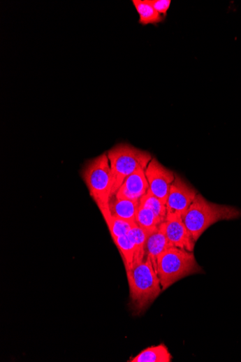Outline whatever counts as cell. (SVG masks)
<instances>
[{
  "label": "cell",
  "mask_w": 241,
  "mask_h": 362,
  "mask_svg": "<svg viewBox=\"0 0 241 362\" xmlns=\"http://www.w3.org/2000/svg\"><path fill=\"white\" fill-rule=\"evenodd\" d=\"M145 171V170L140 169L129 175L115 196L118 198L140 201L149 191V184Z\"/></svg>",
  "instance_id": "9c48e42d"
},
{
  "label": "cell",
  "mask_w": 241,
  "mask_h": 362,
  "mask_svg": "<svg viewBox=\"0 0 241 362\" xmlns=\"http://www.w3.org/2000/svg\"><path fill=\"white\" fill-rule=\"evenodd\" d=\"M133 5L140 15L139 23L143 26L158 24L164 19L149 2V0H133Z\"/></svg>",
  "instance_id": "4fadbf2b"
},
{
  "label": "cell",
  "mask_w": 241,
  "mask_h": 362,
  "mask_svg": "<svg viewBox=\"0 0 241 362\" xmlns=\"http://www.w3.org/2000/svg\"><path fill=\"white\" fill-rule=\"evenodd\" d=\"M104 219L113 240L126 236L129 230L136 224L113 217L111 215Z\"/></svg>",
  "instance_id": "e0dca14e"
},
{
  "label": "cell",
  "mask_w": 241,
  "mask_h": 362,
  "mask_svg": "<svg viewBox=\"0 0 241 362\" xmlns=\"http://www.w3.org/2000/svg\"><path fill=\"white\" fill-rule=\"evenodd\" d=\"M113 240L119 250L125 269L126 270L133 266L135 261L136 248L133 242L129 238L127 234Z\"/></svg>",
  "instance_id": "2e32d148"
},
{
  "label": "cell",
  "mask_w": 241,
  "mask_h": 362,
  "mask_svg": "<svg viewBox=\"0 0 241 362\" xmlns=\"http://www.w3.org/2000/svg\"><path fill=\"white\" fill-rule=\"evenodd\" d=\"M107 155L113 178L112 196L129 175L138 170H145L152 159L149 152L128 144L116 145Z\"/></svg>",
  "instance_id": "5b68a950"
},
{
  "label": "cell",
  "mask_w": 241,
  "mask_h": 362,
  "mask_svg": "<svg viewBox=\"0 0 241 362\" xmlns=\"http://www.w3.org/2000/svg\"><path fill=\"white\" fill-rule=\"evenodd\" d=\"M140 201L118 198L113 196L109 201L110 215L115 218L136 222V214Z\"/></svg>",
  "instance_id": "8fae6325"
},
{
  "label": "cell",
  "mask_w": 241,
  "mask_h": 362,
  "mask_svg": "<svg viewBox=\"0 0 241 362\" xmlns=\"http://www.w3.org/2000/svg\"><path fill=\"white\" fill-rule=\"evenodd\" d=\"M198 194L194 188L176 175L166 201L167 216L182 217Z\"/></svg>",
  "instance_id": "52a82bcc"
},
{
  "label": "cell",
  "mask_w": 241,
  "mask_h": 362,
  "mask_svg": "<svg viewBox=\"0 0 241 362\" xmlns=\"http://www.w3.org/2000/svg\"><path fill=\"white\" fill-rule=\"evenodd\" d=\"M82 175L103 218L110 215L109 201L112 197L113 178L107 154L87 162Z\"/></svg>",
  "instance_id": "3957f363"
},
{
  "label": "cell",
  "mask_w": 241,
  "mask_h": 362,
  "mask_svg": "<svg viewBox=\"0 0 241 362\" xmlns=\"http://www.w3.org/2000/svg\"><path fill=\"white\" fill-rule=\"evenodd\" d=\"M149 2L159 13L164 17H166L171 4L170 0H149Z\"/></svg>",
  "instance_id": "d6986e66"
},
{
  "label": "cell",
  "mask_w": 241,
  "mask_h": 362,
  "mask_svg": "<svg viewBox=\"0 0 241 362\" xmlns=\"http://www.w3.org/2000/svg\"><path fill=\"white\" fill-rule=\"evenodd\" d=\"M202 272L193 252L178 247H169L157 261V273L163 291L185 277Z\"/></svg>",
  "instance_id": "277c9868"
},
{
  "label": "cell",
  "mask_w": 241,
  "mask_h": 362,
  "mask_svg": "<svg viewBox=\"0 0 241 362\" xmlns=\"http://www.w3.org/2000/svg\"><path fill=\"white\" fill-rule=\"evenodd\" d=\"M149 231L141 228L136 224L127 233L130 240L136 248L134 264L145 259V247Z\"/></svg>",
  "instance_id": "5bb4252c"
},
{
  "label": "cell",
  "mask_w": 241,
  "mask_h": 362,
  "mask_svg": "<svg viewBox=\"0 0 241 362\" xmlns=\"http://www.w3.org/2000/svg\"><path fill=\"white\" fill-rule=\"evenodd\" d=\"M140 205L154 212L163 222L166 221L167 217L166 203L155 196L151 194L149 191L140 201Z\"/></svg>",
  "instance_id": "ac0fdd59"
},
{
  "label": "cell",
  "mask_w": 241,
  "mask_h": 362,
  "mask_svg": "<svg viewBox=\"0 0 241 362\" xmlns=\"http://www.w3.org/2000/svg\"><path fill=\"white\" fill-rule=\"evenodd\" d=\"M169 247L163 224L157 229L149 232L145 247V258L150 259L157 271V261L160 255Z\"/></svg>",
  "instance_id": "30bf717a"
},
{
  "label": "cell",
  "mask_w": 241,
  "mask_h": 362,
  "mask_svg": "<svg viewBox=\"0 0 241 362\" xmlns=\"http://www.w3.org/2000/svg\"><path fill=\"white\" fill-rule=\"evenodd\" d=\"M173 357L163 344L145 349L128 361L130 362H170Z\"/></svg>",
  "instance_id": "7c38bea8"
},
{
  "label": "cell",
  "mask_w": 241,
  "mask_h": 362,
  "mask_svg": "<svg viewBox=\"0 0 241 362\" xmlns=\"http://www.w3.org/2000/svg\"><path fill=\"white\" fill-rule=\"evenodd\" d=\"M136 222L149 232L157 229L163 223L154 212L140 205L137 211Z\"/></svg>",
  "instance_id": "9a60e30c"
},
{
  "label": "cell",
  "mask_w": 241,
  "mask_h": 362,
  "mask_svg": "<svg viewBox=\"0 0 241 362\" xmlns=\"http://www.w3.org/2000/svg\"><path fill=\"white\" fill-rule=\"evenodd\" d=\"M131 307L138 313L154 302L162 290L160 279L148 258L126 270Z\"/></svg>",
  "instance_id": "7a4b0ae2"
},
{
  "label": "cell",
  "mask_w": 241,
  "mask_h": 362,
  "mask_svg": "<svg viewBox=\"0 0 241 362\" xmlns=\"http://www.w3.org/2000/svg\"><path fill=\"white\" fill-rule=\"evenodd\" d=\"M163 227L170 247L189 252L193 251L196 243L184 225L182 217L167 216L163 223Z\"/></svg>",
  "instance_id": "ba28073f"
},
{
  "label": "cell",
  "mask_w": 241,
  "mask_h": 362,
  "mask_svg": "<svg viewBox=\"0 0 241 362\" xmlns=\"http://www.w3.org/2000/svg\"><path fill=\"white\" fill-rule=\"evenodd\" d=\"M182 218L196 243L204 232L216 223L241 218V210L210 202L198 194Z\"/></svg>",
  "instance_id": "6da1fadb"
},
{
  "label": "cell",
  "mask_w": 241,
  "mask_h": 362,
  "mask_svg": "<svg viewBox=\"0 0 241 362\" xmlns=\"http://www.w3.org/2000/svg\"><path fill=\"white\" fill-rule=\"evenodd\" d=\"M149 191L166 204L170 189L176 175L156 158H152L145 169Z\"/></svg>",
  "instance_id": "8992f818"
}]
</instances>
